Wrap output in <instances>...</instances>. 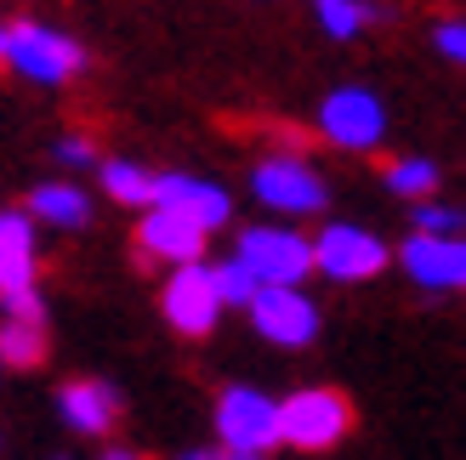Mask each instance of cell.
<instances>
[{
    "label": "cell",
    "instance_id": "277c9868",
    "mask_svg": "<svg viewBox=\"0 0 466 460\" xmlns=\"http://www.w3.org/2000/svg\"><path fill=\"white\" fill-rule=\"evenodd\" d=\"M250 188L279 216H313V211H324V199H330V194H324V182H319V171L308 165V159H296V154L262 159V165L250 171Z\"/></svg>",
    "mask_w": 466,
    "mask_h": 460
},
{
    "label": "cell",
    "instance_id": "d4e9b609",
    "mask_svg": "<svg viewBox=\"0 0 466 460\" xmlns=\"http://www.w3.org/2000/svg\"><path fill=\"white\" fill-rule=\"evenodd\" d=\"M6 52H12V23H0V63H6Z\"/></svg>",
    "mask_w": 466,
    "mask_h": 460
},
{
    "label": "cell",
    "instance_id": "ffe728a7",
    "mask_svg": "<svg viewBox=\"0 0 466 460\" xmlns=\"http://www.w3.org/2000/svg\"><path fill=\"white\" fill-rule=\"evenodd\" d=\"M217 273V290H222V307H250L256 302V290H262V279L233 256V262H222V267H211Z\"/></svg>",
    "mask_w": 466,
    "mask_h": 460
},
{
    "label": "cell",
    "instance_id": "cb8c5ba5",
    "mask_svg": "<svg viewBox=\"0 0 466 460\" xmlns=\"http://www.w3.org/2000/svg\"><path fill=\"white\" fill-rule=\"evenodd\" d=\"M432 45L444 57H455V63H466V23H438V35H432Z\"/></svg>",
    "mask_w": 466,
    "mask_h": 460
},
{
    "label": "cell",
    "instance_id": "8fae6325",
    "mask_svg": "<svg viewBox=\"0 0 466 460\" xmlns=\"http://www.w3.org/2000/svg\"><path fill=\"white\" fill-rule=\"evenodd\" d=\"M205 234H211V227H199L188 211H177V205H154V211L143 216V227H137V245H143L148 262L182 267V262H199Z\"/></svg>",
    "mask_w": 466,
    "mask_h": 460
},
{
    "label": "cell",
    "instance_id": "6da1fadb",
    "mask_svg": "<svg viewBox=\"0 0 466 460\" xmlns=\"http://www.w3.org/2000/svg\"><path fill=\"white\" fill-rule=\"evenodd\" d=\"M279 426H285V444L319 455V449H336L353 432V404L336 386H301V393L279 404Z\"/></svg>",
    "mask_w": 466,
    "mask_h": 460
},
{
    "label": "cell",
    "instance_id": "603a6c76",
    "mask_svg": "<svg viewBox=\"0 0 466 460\" xmlns=\"http://www.w3.org/2000/svg\"><path fill=\"white\" fill-rule=\"evenodd\" d=\"M91 159H97V148H91L86 136H63L57 143V165H68V171H86Z\"/></svg>",
    "mask_w": 466,
    "mask_h": 460
},
{
    "label": "cell",
    "instance_id": "7c38bea8",
    "mask_svg": "<svg viewBox=\"0 0 466 460\" xmlns=\"http://www.w3.org/2000/svg\"><path fill=\"white\" fill-rule=\"evenodd\" d=\"M57 409L80 438H103V432H114V421H120V398H114L108 381H63Z\"/></svg>",
    "mask_w": 466,
    "mask_h": 460
},
{
    "label": "cell",
    "instance_id": "5b68a950",
    "mask_svg": "<svg viewBox=\"0 0 466 460\" xmlns=\"http://www.w3.org/2000/svg\"><path fill=\"white\" fill-rule=\"evenodd\" d=\"M239 262L262 285H301L313 273V245L296 227H245L239 234Z\"/></svg>",
    "mask_w": 466,
    "mask_h": 460
},
{
    "label": "cell",
    "instance_id": "7a4b0ae2",
    "mask_svg": "<svg viewBox=\"0 0 466 460\" xmlns=\"http://www.w3.org/2000/svg\"><path fill=\"white\" fill-rule=\"evenodd\" d=\"M217 438L228 449L245 455H268L273 444H285V426H279V404L256 386H228L217 398Z\"/></svg>",
    "mask_w": 466,
    "mask_h": 460
},
{
    "label": "cell",
    "instance_id": "ac0fdd59",
    "mask_svg": "<svg viewBox=\"0 0 466 460\" xmlns=\"http://www.w3.org/2000/svg\"><path fill=\"white\" fill-rule=\"evenodd\" d=\"M103 188H108V199H120V205H154L159 199V176H148L143 165H131V159H108V165H103Z\"/></svg>",
    "mask_w": 466,
    "mask_h": 460
},
{
    "label": "cell",
    "instance_id": "4316f807",
    "mask_svg": "<svg viewBox=\"0 0 466 460\" xmlns=\"http://www.w3.org/2000/svg\"><path fill=\"white\" fill-rule=\"evenodd\" d=\"M217 460H262V455H245V449H228V455H217Z\"/></svg>",
    "mask_w": 466,
    "mask_h": 460
},
{
    "label": "cell",
    "instance_id": "4fadbf2b",
    "mask_svg": "<svg viewBox=\"0 0 466 460\" xmlns=\"http://www.w3.org/2000/svg\"><path fill=\"white\" fill-rule=\"evenodd\" d=\"M35 285V222L29 211H0V295Z\"/></svg>",
    "mask_w": 466,
    "mask_h": 460
},
{
    "label": "cell",
    "instance_id": "44dd1931",
    "mask_svg": "<svg viewBox=\"0 0 466 460\" xmlns=\"http://www.w3.org/2000/svg\"><path fill=\"white\" fill-rule=\"evenodd\" d=\"M415 227H421V234H461V227H466V211L421 199V205H415Z\"/></svg>",
    "mask_w": 466,
    "mask_h": 460
},
{
    "label": "cell",
    "instance_id": "9c48e42d",
    "mask_svg": "<svg viewBox=\"0 0 466 460\" xmlns=\"http://www.w3.org/2000/svg\"><path fill=\"white\" fill-rule=\"evenodd\" d=\"M250 318L273 347H308L319 335V307L301 295V285H262L250 302Z\"/></svg>",
    "mask_w": 466,
    "mask_h": 460
},
{
    "label": "cell",
    "instance_id": "8992f818",
    "mask_svg": "<svg viewBox=\"0 0 466 460\" xmlns=\"http://www.w3.org/2000/svg\"><path fill=\"white\" fill-rule=\"evenodd\" d=\"M159 307H166L171 330L182 335H211L217 318H222V290H217V273L205 262H182L171 279H166V295H159Z\"/></svg>",
    "mask_w": 466,
    "mask_h": 460
},
{
    "label": "cell",
    "instance_id": "2e32d148",
    "mask_svg": "<svg viewBox=\"0 0 466 460\" xmlns=\"http://www.w3.org/2000/svg\"><path fill=\"white\" fill-rule=\"evenodd\" d=\"M46 358V325L35 318H0V364H12V370H35Z\"/></svg>",
    "mask_w": 466,
    "mask_h": 460
},
{
    "label": "cell",
    "instance_id": "484cf974",
    "mask_svg": "<svg viewBox=\"0 0 466 460\" xmlns=\"http://www.w3.org/2000/svg\"><path fill=\"white\" fill-rule=\"evenodd\" d=\"M103 460H143V455H137V449H108Z\"/></svg>",
    "mask_w": 466,
    "mask_h": 460
},
{
    "label": "cell",
    "instance_id": "ba28073f",
    "mask_svg": "<svg viewBox=\"0 0 466 460\" xmlns=\"http://www.w3.org/2000/svg\"><path fill=\"white\" fill-rule=\"evenodd\" d=\"M319 131L330 136L336 148H376L381 136H387V108L376 91H364V85H341L324 97L319 108Z\"/></svg>",
    "mask_w": 466,
    "mask_h": 460
},
{
    "label": "cell",
    "instance_id": "7402d4cb",
    "mask_svg": "<svg viewBox=\"0 0 466 460\" xmlns=\"http://www.w3.org/2000/svg\"><path fill=\"white\" fill-rule=\"evenodd\" d=\"M0 307H6L12 318H35V325H46V302H40L35 285L29 290H6V295H0Z\"/></svg>",
    "mask_w": 466,
    "mask_h": 460
},
{
    "label": "cell",
    "instance_id": "30bf717a",
    "mask_svg": "<svg viewBox=\"0 0 466 460\" xmlns=\"http://www.w3.org/2000/svg\"><path fill=\"white\" fill-rule=\"evenodd\" d=\"M399 262L427 290H466V239L461 234H415L404 239Z\"/></svg>",
    "mask_w": 466,
    "mask_h": 460
},
{
    "label": "cell",
    "instance_id": "3957f363",
    "mask_svg": "<svg viewBox=\"0 0 466 460\" xmlns=\"http://www.w3.org/2000/svg\"><path fill=\"white\" fill-rule=\"evenodd\" d=\"M6 63L17 68L23 80H35V85H63V80H75L80 68H86V52L68 35L46 29V23H12Z\"/></svg>",
    "mask_w": 466,
    "mask_h": 460
},
{
    "label": "cell",
    "instance_id": "83f0119b",
    "mask_svg": "<svg viewBox=\"0 0 466 460\" xmlns=\"http://www.w3.org/2000/svg\"><path fill=\"white\" fill-rule=\"evenodd\" d=\"M177 460H217V455H205V449H188V455H177Z\"/></svg>",
    "mask_w": 466,
    "mask_h": 460
},
{
    "label": "cell",
    "instance_id": "52a82bcc",
    "mask_svg": "<svg viewBox=\"0 0 466 460\" xmlns=\"http://www.w3.org/2000/svg\"><path fill=\"white\" fill-rule=\"evenodd\" d=\"M313 267L330 273L341 285H364L387 267V245L370 234V227H353V222H336L313 239Z\"/></svg>",
    "mask_w": 466,
    "mask_h": 460
},
{
    "label": "cell",
    "instance_id": "d6986e66",
    "mask_svg": "<svg viewBox=\"0 0 466 460\" xmlns=\"http://www.w3.org/2000/svg\"><path fill=\"white\" fill-rule=\"evenodd\" d=\"M387 188L404 194V199H427L438 188V165H432V159H392V165H387Z\"/></svg>",
    "mask_w": 466,
    "mask_h": 460
},
{
    "label": "cell",
    "instance_id": "5bb4252c",
    "mask_svg": "<svg viewBox=\"0 0 466 460\" xmlns=\"http://www.w3.org/2000/svg\"><path fill=\"white\" fill-rule=\"evenodd\" d=\"M154 205H177V211H188L199 227H222L228 211H233V199L205 176H159V199Z\"/></svg>",
    "mask_w": 466,
    "mask_h": 460
},
{
    "label": "cell",
    "instance_id": "9a60e30c",
    "mask_svg": "<svg viewBox=\"0 0 466 460\" xmlns=\"http://www.w3.org/2000/svg\"><path fill=\"white\" fill-rule=\"evenodd\" d=\"M29 216H40L46 227H86L91 222V199L75 188V182H40L35 199H29Z\"/></svg>",
    "mask_w": 466,
    "mask_h": 460
},
{
    "label": "cell",
    "instance_id": "e0dca14e",
    "mask_svg": "<svg viewBox=\"0 0 466 460\" xmlns=\"http://www.w3.org/2000/svg\"><path fill=\"white\" fill-rule=\"evenodd\" d=\"M313 17L330 40H353L364 23L381 17V6H370V0H313Z\"/></svg>",
    "mask_w": 466,
    "mask_h": 460
}]
</instances>
